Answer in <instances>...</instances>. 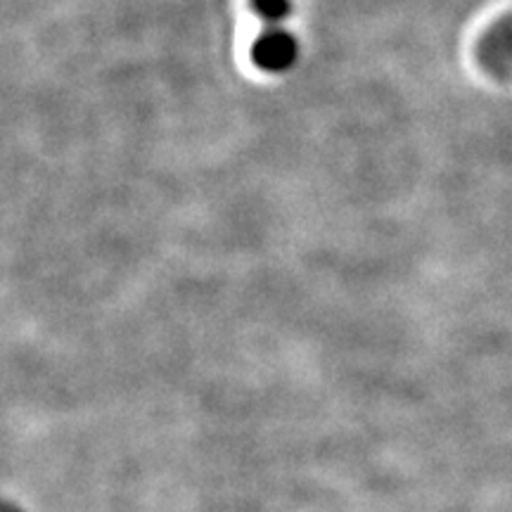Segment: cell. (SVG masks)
I'll list each match as a JSON object with an SVG mask.
<instances>
[{"label":"cell","mask_w":512,"mask_h":512,"mask_svg":"<svg viewBox=\"0 0 512 512\" xmlns=\"http://www.w3.org/2000/svg\"><path fill=\"white\" fill-rule=\"evenodd\" d=\"M259 62L266 64V67L271 69H278L283 67V64H287V60L292 57V46L290 41H287V36H280V34H273L268 36L264 43H261L259 48Z\"/></svg>","instance_id":"6da1fadb"}]
</instances>
